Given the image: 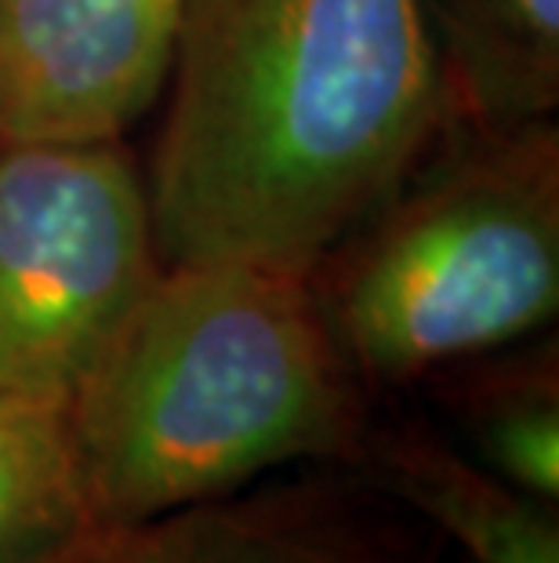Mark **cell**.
Returning <instances> with one entry per match:
<instances>
[{
	"mask_svg": "<svg viewBox=\"0 0 559 563\" xmlns=\"http://www.w3.org/2000/svg\"><path fill=\"white\" fill-rule=\"evenodd\" d=\"M149 214L160 258L313 273L450 124L425 0H189Z\"/></svg>",
	"mask_w": 559,
	"mask_h": 563,
	"instance_id": "obj_1",
	"label": "cell"
},
{
	"mask_svg": "<svg viewBox=\"0 0 559 563\" xmlns=\"http://www.w3.org/2000/svg\"><path fill=\"white\" fill-rule=\"evenodd\" d=\"M85 527L233 495L299 459L364 454L356 375L309 273L168 262L66 400Z\"/></svg>",
	"mask_w": 559,
	"mask_h": 563,
	"instance_id": "obj_2",
	"label": "cell"
},
{
	"mask_svg": "<svg viewBox=\"0 0 559 563\" xmlns=\"http://www.w3.org/2000/svg\"><path fill=\"white\" fill-rule=\"evenodd\" d=\"M444 142L309 273L356 378L400 386L476 361L559 309L556 117L447 124Z\"/></svg>",
	"mask_w": 559,
	"mask_h": 563,
	"instance_id": "obj_3",
	"label": "cell"
},
{
	"mask_svg": "<svg viewBox=\"0 0 559 563\" xmlns=\"http://www.w3.org/2000/svg\"><path fill=\"white\" fill-rule=\"evenodd\" d=\"M157 269L121 142H0V400H69Z\"/></svg>",
	"mask_w": 559,
	"mask_h": 563,
	"instance_id": "obj_4",
	"label": "cell"
},
{
	"mask_svg": "<svg viewBox=\"0 0 559 563\" xmlns=\"http://www.w3.org/2000/svg\"><path fill=\"white\" fill-rule=\"evenodd\" d=\"M189 0H0V142H121L168 88Z\"/></svg>",
	"mask_w": 559,
	"mask_h": 563,
	"instance_id": "obj_5",
	"label": "cell"
},
{
	"mask_svg": "<svg viewBox=\"0 0 559 563\" xmlns=\"http://www.w3.org/2000/svg\"><path fill=\"white\" fill-rule=\"evenodd\" d=\"M400 538L320 490L208 498L160 517L80 527L37 563H414Z\"/></svg>",
	"mask_w": 559,
	"mask_h": 563,
	"instance_id": "obj_6",
	"label": "cell"
},
{
	"mask_svg": "<svg viewBox=\"0 0 559 563\" xmlns=\"http://www.w3.org/2000/svg\"><path fill=\"white\" fill-rule=\"evenodd\" d=\"M450 124L513 128L559 110V0H425Z\"/></svg>",
	"mask_w": 559,
	"mask_h": 563,
	"instance_id": "obj_7",
	"label": "cell"
},
{
	"mask_svg": "<svg viewBox=\"0 0 559 563\" xmlns=\"http://www.w3.org/2000/svg\"><path fill=\"white\" fill-rule=\"evenodd\" d=\"M367 454L389 490L455 534L476 563H559V527L545 501L487 465L425 433H392L382 443L367 437L360 459Z\"/></svg>",
	"mask_w": 559,
	"mask_h": 563,
	"instance_id": "obj_8",
	"label": "cell"
},
{
	"mask_svg": "<svg viewBox=\"0 0 559 563\" xmlns=\"http://www.w3.org/2000/svg\"><path fill=\"white\" fill-rule=\"evenodd\" d=\"M80 527L66 400H0V563H37Z\"/></svg>",
	"mask_w": 559,
	"mask_h": 563,
	"instance_id": "obj_9",
	"label": "cell"
},
{
	"mask_svg": "<svg viewBox=\"0 0 559 563\" xmlns=\"http://www.w3.org/2000/svg\"><path fill=\"white\" fill-rule=\"evenodd\" d=\"M458 407L480 465L552 506L559 495V375L552 345L476 371L461 386Z\"/></svg>",
	"mask_w": 559,
	"mask_h": 563,
	"instance_id": "obj_10",
	"label": "cell"
}]
</instances>
